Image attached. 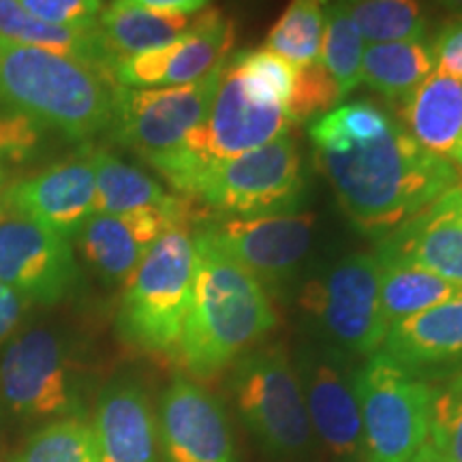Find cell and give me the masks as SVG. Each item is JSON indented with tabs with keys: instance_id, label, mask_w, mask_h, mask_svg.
Here are the masks:
<instances>
[{
	"instance_id": "cell-32",
	"label": "cell",
	"mask_w": 462,
	"mask_h": 462,
	"mask_svg": "<svg viewBox=\"0 0 462 462\" xmlns=\"http://www.w3.org/2000/svg\"><path fill=\"white\" fill-rule=\"evenodd\" d=\"M227 65L253 101L285 107L287 112L298 84V67L265 48L238 51Z\"/></svg>"
},
{
	"instance_id": "cell-6",
	"label": "cell",
	"mask_w": 462,
	"mask_h": 462,
	"mask_svg": "<svg viewBox=\"0 0 462 462\" xmlns=\"http://www.w3.org/2000/svg\"><path fill=\"white\" fill-rule=\"evenodd\" d=\"M356 392L364 462H411L429 443L435 388L377 351L356 371Z\"/></svg>"
},
{
	"instance_id": "cell-29",
	"label": "cell",
	"mask_w": 462,
	"mask_h": 462,
	"mask_svg": "<svg viewBox=\"0 0 462 462\" xmlns=\"http://www.w3.org/2000/svg\"><path fill=\"white\" fill-rule=\"evenodd\" d=\"M323 24V0H289L282 15L265 37V50L274 51L298 69L319 65Z\"/></svg>"
},
{
	"instance_id": "cell-30",
	"label": "cell",
	"mask_w": 462,
	"mask_h": 462,
	"mask_svg": "<svg viewBox=\"0 0 462 462\" xmlns=\"http://www.w3.org/2000/svg\"><path fill=\"white\" fill-rule=\"evenodd\" d=\"M345 9L371 45L424 42L426 14L420 0H351Z\"/></svg>"
},
{
	"instance_id": "cell-42",
	"label": "cell",
	"mask_w": 462,
	"mask_h": 462,
	"mask_svg": "<svg viewBox=\"0 0 462 462\" xmlns=\"http://www.w3.org/2000/svg\"><path fill=\"white\" fill-rule=\"evenodd\" d=\"M439 5H443L448 11H454V14L462 15V0H437Z\"/></svg>"
},
{
	"instance_id": "cell-12",
	"label": "cell",
	"mask_w": 462,
	"mask_h": 462,
	"mask_svg": "<svg viewBox=\"0 0 462 462\" xmlns=\"http://www.w3.org/2000/svg\"><path fill=\"white\" fill-rule=\"evenodd\" d=\"M313 212L223 217L201 227L263 287L279 289L296 276L315 240Z\"/></svg>"
},
{
	"instance_id": "cell-33",
	"label": "cell",
	"mask_w": 462,
	"mask_h": 462,
	"mask_svg": "<svg viewBox=\"0 0 462 462\" xmlns=\"http://www.w3.org/2000/svg\"><path fill=\"white\" fill-rule=\"evenodd\" d=\"M15 462H99V452L90 424L62 418L34 432Z\"/></svg>"
},
{
	"instance_id": "cell-2",
	"label": "cell",
	"mask_w": 462,
	"mask_h": 462,
	"mask_svg": "<svg viewBox=\"0 0 462 462\" xmlns=\"http://www.w3.org/2000/svg\"><path fill=\"white\" fill-rule=\"evenodd\" d=\"M195 238V281L178 360L198 379H212L273 332L279 317L268 291L204 229Z\"/></svg>"
},
{
	"instance_id": "cell-20",
	"label": "cell",
	"mask_w": 462,
	"mask_h": 462,
	"mask_svg": "<svg viewBox=\"0 0 462 462\" xmlns=\"http://www.w3.org/2000/svg\"><path fill=\"white\" fill-rule=\"evenodd\" d=\"M381 351L421 379L458 371L462 366V291L392 323Z\"/></svg>"
},
{
	"instance_id": "cell-43",
	"label": "cell",
	"mask_w": 462,
	"mask_h": 462,
	"mask_svg": "<svg viewBox=\"0 0 462 462\" xmlns=\"http://www.w3.org/2000/svg\"><path fill=\"white\" fill-rule=\"evenodd\" d=\"M323 3H326L328 7V5H345V3H351V0H323Z\"/></svg>"
},
{
	"instance_id": "cell-13",
	"label": "cell",
	"mask_w": 462,
	"mask_h": 462,
	"mask_svg": "<svg viewBox=\"0 0 462 462\" xmlns=\"http://www.w3.org/2000/svg\"><path fill=\"white\" fill-rule=\"evenodd\" d=\"M234 42V22L218 9H206L171 43L114 62L112 79L125 88L193 84L227 60Z\"/></svg>"
},
{
	"instance_id": "cell-45",
	"label": "cell",
	"mask_w": 462,
	"mask_h": 462,
	"mask_svg": "<svg viewBox=\"0 0 462 462\" xmlns=\"http://www.w3.org/2000/svg\"><path fill=\"white\" fill-rule=\"evenodd\" d=\"M0 210H3V206H0Z\"/></svg>"
},
{
	"instance_id": "cell-36",
	"label": "cell",
	"mask_w": 462,
	"mask_h": 462,
	"mask_svg": "<svg viewBox=\"0 0 462 462\" xmlns=\"http://www.w3.org/2000/svg\"><path fill=\"white\" fill-rule=\"evenodd\" d=\"M37 20L65 28H95L101 0H17Z\"/></svg>"
},
{
	"instance_id": "cell-16",
	"label": "cell",
	"mask_w": 462,
	"mask_h": 462,
	"mask_svg": "<svg viewBox=\"0 0 462 462\" xmlns=\"http://www.w3.org/2000/svg\"><path fill=\"white\" fill-rule=\"evenodd\" d=\"M195 215L190 198H180L167 208H143L125 215L95 212L75 238L95 273L107 282L126 285L154 242L171 227L190 225Z\"/></svg>"
},
{
	"instance_id": "cell-24",
	"label": "cell",
	"mask_w": 462,
	"mask_h": 462,
	"mask_svg": "<svg viewBox=\"0 0 462 462\" xmlns=\"http://www.w3.org/2000/svg\"><path fill=\"white\" fill-rule=\"evenodd\" d=\"M435 69L429 43H373L364 50L362 82L388 101L402 106Z\"/></svg>"
},
{
	"instance_id": "cell-22",
	"label": "cell",
	"mask_w": 462,
	"mask_h": 462,
	"mask_svg": "<svg viewBox=\"0 0 462 462\" xmlns=\"http://www.w3.org/2000/svg\"><path fill=\"white\" fill-rule=\"evenodd\" d=\"M401 118L426 152L462 167V79L435 69L402 103Z\"/></svg>"
},
{
	"instance_id": "cell-40",
	"label": "cell",
	"mask_w": 462,
	"mask_h": 462,
	"mask_svg": "<svg viewBox=\"0 0 462 462\" xmlns=\"http://www.w3.org/2000/svg\"><path fill=\"white\" fill-rule=\"evenodd\" d=\"M26 300L15 293L14 289L0 282V340L7 338L20 321Z\"/></svg>"
},
{
	"instance_id": "cell-39",
	"label": "cell",
	"mask_w": 462,
	"mask_h": 462,
	"mask_svg": "<svg viewBox=\"0 0 462 462\" xmlns=\"http://www.w3.org/2000/svg\"><path fill=\"white\" fill-rule=\"evenodd\" d=\"M114 5H123V7H137L152 11L161 15H184L193 17L206 11L210 0H114Z\"/></svg>"
},
{
	"instance_id": "cell-4",
	"label": "cell",
	"mask_w": 462,
	"mask_h": 462,
	"mask_svg": "<svg viewBox=\"0 0 462 462\" xmlns=\"http://www.w3.org/2000/svg\"><path fill=\"white\" fill-rule=\"evenodd\" d=\"M291 120L285 107L262 106L242 88L227 65L206 118L170 152L146 159L184 198L217 165L287 135Z\"/></svg>"
},
{
	"instance_id": "cell-25",
	"label": "cell",
	"mask_w": 462,
	"mask_h": 462,
	"mask_svg": "<svg viewBox=\"0 0 462 462\" xmlns=\"http://www.w3.org/2000/svg\"><path fill=\"white\" fill-rule=\"evenodd\" d=\"M190 22L193 20L184 15H161L146 9L112 3V7L101 11L97 31L101 34L103 48L114 67V62H118L120 58L171 43L173 39L189 31Z\"/></svg>"
},
{
	"instance_id": "cell-38",
	"label": "cell",
	"mask_w": 462,
	"mask_h": 462,
	"mask_svg": "<svg viewBox=\"0 0 462 462\" xmlns=\"http://www.w3.org/2000/svg\"><path fill=\"white\" fill-rule=\"evenodd\" d=\"M430 50L435 56L437 71L462 79V17L441 26Z\"/></svg>"
},
{
	"instance_id": "cell-28",
	"label": "cell",
	"mask_w": 462,
	"mask_h": 462,
	"mask_svg": "<svg viewBox=\"0 0 462 462\" xmlns=\"http://www.w3.org/2000/svg\"><path fill=\"white\" fill-rule=\"evenodd\" d=\"M394 116L373 101H351L313 120L309 135L315 150H349L385 135Z\"/></svg>"
},
{
	"instance_id": "cell-8",
	"label": "cell",
	"mask_w": 462,
	"mask_h": 462,
	"mask_svg": "<svg viewBox=\"0 0 462 462\" xmlns=\"http://www.w3.org/2000/svg\"><path fill=\"white\" fill-rule=\"evenodd\" d=\"M304 193V159L287 133L217 165L201 178L190 199L201 201L218 215L268 217L300 210Z\"/></svg>"
},
{
	"instance_id": "cell-1",
	"label": "cell",
	"mask_w": 462,
	"mask_h": 462,
	"mask_svg": "<svg viewBox=\"0 0 462 462\" xmlns=\"http://www.w3.org/2000/svg\"><path fill=\"white\" fill-rule=\"evenodd\" d=\"M315 163L349 221L368 238H383L458 184V170L426 152L394 123L385 135L349 150H315Z\"/></svg>"
},
{
	"instance_id": "cell-5",
	"label": "cell",
	"mask_w": 462,
	"mask_h": 462,
	"mask_svg": "<svg viewBox=\"0 0 462 462\" xmlns=\"http://www.w3.org/2000/svg\"><path fill=\"white\" fill-rule=\"evenodd\" d=\"M195 281L189 225L165 231L126 281L118 328L126 343L150 354H176Z\"/></svg>"
},
{
	"instance_id": "cell-7",
	"label": "cell",
	"mask_w": 462,
	"mask_h": 462,
	"mask_svg": "<svg viewBox=\"0 0 462 462\" xmlns=\"http://www.w3.org/2000/svg\"><path fill=\"white\" fill-rule=\"evenodd\" d=\"M231 392L246 429L273 454H300L310 443V421L296 366L281 343L253 346L236 362Z\"/></svg>"
},
{
	"instance_id": "cell-19",
	"label": "cell",
	"mask_w": 462,
	"mask_h": 462,
	"mask_svg": "<svg viewBox=\"0 0 462 462\" xmlns=\"http://www.w3.org/2000/svg\"><path fill=\"white\" fill-rule=\"evenodd\" d=\"M381 257H394L462 287V187L456 184L401 227L377 240Z\"/></svg>"
},
{
	"instance_id": "cell-21",
	"label": "cell",
	"mask_w": 462,
	"mask_h": 462,
	"mask_svg": "<svg viewBox=\"0 0 462 462\" xmlns=\"http://www.w3.org/2000/svg\"><path fill=\"white\" fill-rule=\"evenodd\" d=\"M99 462H159V424L133 381H116L97 402L90 424Z\"/></svg>"
},
{
	"instance_id": "cell-15",
	"label": "cell",
	"mask_w": 462,
	"mask_h": 462,
	"mask_svg": "<svg viewBox=\"0 0 462 462\" xmlns=\"http://www.w3.org/2000/svg\"><path fill=\"white\" fill-rule=\"evenodd\" d=\"M298 377L310 429L340 462L364 460L356 373L334 349H304Z\"/></svg>"
},
{
	"instance_id": "cell-31",
	"label": "cell",
	"mask_w": 462,
	"mask_h": 462,
	"mask_svg": "<svg viewBox=\"0 0 462 462\" xmlns=\"http://www.w3.org/2000/svg\"><path fill=\"white\" fill-rule=\"evenodd\" d=\"M364 39L357 32L345 5H328L319 51V65L326 69L340 92V99L362 82Z\"/></svg>"
},
{
	"instance_id": "cell-3",
	"label": "cell",
	"mask_w": 462,
	"mask_h": 462,
	"mask_svg": "<svg viewBox=\"0 0 462 462\" xmlns=\"http://www.w3.org/2000/svg\"><path fill=\"white\" fill-rule=\"evenodd\" d=\"M112 75L0 37V106L86 142L112 120Z\"/></svg>"
},
{
	"instance_id": "cell-44",
	"label": "cell",
	"mask_w": 462,
	"mask_h": 462,
	"mask_svg": "<svg viewBox=\"0 0 462 462\" xmlns=\"http://www.w3.org/2000/svg\"><path fill=\"white\" fill-rule=\"evenodd\" d=\"M0 180H3V173H0Z\"/></svg>"
},
{
	"instance_id": "cell-41",
	"label": "cell",
	"mask_w": 462,
	"mask_h": 462,
	"mask_svg": "<svg viewBox=\"0 0 462 462\" xmlns=\"http://www.w3.org/2000/svg\"><path fill=\"white\" fill-rule=\"evenodd\" d=\"M411 462H452V460L446 458L443 454H439L437 449L430 446V443H426V446L420 449V454L415 456Z\"/></svg>"
},
{
	"instance_id": "cell-11",
	"label": "cell",
	"mask_w": 462,
	"mask_h": 462,
	"mask_svg": "<svg viewBox=\"0 0 462 462\" xmlns=\"http://www.w3.org/2000/svg\"><path fill=\"white\" fill-rule=\"evenodd\" d=\"M0 396L17 418H79V381L65 343L45 328L11 340L0 357Z\"/></svg>"
},
{
	"instance_id": "cell-14",
	"label": "cell",
	"mask_w": 462,
	"mask_h": 462,
	"mask_svg": "<svg viewBox=\"0 0 462 462\" xmlns=\"http://www.w3.org/2000/svg\"><path fill=\"white\" fill-rule=\"evenodd\" d=\"M78 281L71 240L17 215L0 217V282L28 302L56 304Z\"/></svg>"
},
{
	"instance_id": "cell-37",
	"label": "cell",
	"mask_w": 462,
	"mask_h": 462,
	"mask_svg": "<svg viewBox=\"0 0 462 462\" xmlns=\"http://www.w3.org/2000/svg\"><path fill=\"white\" fill-rule=\"evenodd\" d=\"M42 125L20 114L0 116V159L22 161L31 157L42 140Z\"/></svg>"
},
{
	"instance_id": "cell-34",
	"label": "cell",
	"mask_w": 462,
	"mask_h": 462,
	"mask_svg": "<svg viewBox=\"0 0 462 462\" xmlns=\"http://www.w3.org/2000/svg\"><path fill=\"white\" fill-rule=\"evenodd\" d=\"M429 443L452 462H462V371L435 388Z\"/></svg>"
},
{
	"instance_id": "cell-18",
	"label": "cell",
	"mask_w": 462,
	"mask_h": 462,
	"mask_svg": "<svg viewBox=\"0 0 462 462\" xmlns=\"http://www.w3.org/2000/svg\"><path fill=\"white\" fill-rule=\"evenodd\" d=\"M159 441L165 462H238L223 404L184 377L161 398Z\"/></svg>"
},
{
	"instance_id": "cell-23",
	"label": "cell",
	"mask_w": 462,
	"mask_h": 462,
	"mask_svg": "<svg viewBox=\"0 0 462 462\" xmlns=\"http://www.w3.org/2000/svg\"><path fill=\"white\" fill-rule=\"evenodd\" d=\"M0 37L7 42L39 48L73 58L112 75V60L95 28H65L37 20L17 0H0Z\"/></svg>"
},
{
	"instance_id": "cell-10",
	"label": "cell",
	"mask_w": 462,
	"mask_h": 462,
	"mask_svg": "<svg viewBox=\"0 0 462 462\" xmlns=\"http://www.w3.org/2000/svg\"><path fill=\"white\" fill-rule=\"evenodd\" d=\"M227 60L193 84L165 88L116 86L107 126L114 142L137 152L143 161L176 148L206 118Z\"/></svg>"
},
{
	"instance_id": "cell-26",
	"label": "cell",
	"mask_w": 462,
	"mask_h": 462,
	"mask_svg": "<svg viewBox=\"0 0 462 462\" xmlns=\"http://www.w3.org/2000/svg\"><path fill=\"white\" fill-rule=\"evenodd\" d=\"M377 257L379 263V300L388 326L398 323L407 317H413L421 310L446 302L462 287L439 279L437 274L420 268L402 259Z\"/></svg>"
},
{
	"instance_id": "cell-27",
	"label": "cell",
	"mask_w": 462,
	"mask_h": 462,
	"mask_svg": "<svg viewBox=\"0 0 462 462\" xmlns=\"http://www.w3.org/2000/svg\"><path fill=\"white\" fill-rule=\"evenodd\" d=\"M97 176L95 212L125 215L143 208H167L176 204L178 195L167 193L146 171L137 170L107 150L92 152Z\"/></svg>"
},
{
	"instance_id": "cell-17",
	"label": "cell",
	"mask_w": 462,
	"mask_h": 462,
	"mask_svg": "<svg viewBox=\"0 0 462 462\" xmlns=\"http://www.w3.org/2000/svg\"><path fill=\"white\" fill-rule=\"evenodd\" d=\"M97 176L92 152L22 178L3 193L0 206L71 240L95 215Z\"/></svg>"
},
{
	"instance_id": "cell-35",
	"label": "cell",
	"mask_w": 462,
	"mask_h": 462,
	"mask_svg": "<svg viewBox=\"0 0 462 462\" xmlns=\"http://www.w3.org/2000/svg\"><path fill=\"white\" fill-rule=\"evenodd\" d=\"M338 101L340 92L326 69L321 65L304 67L298 69V84L287 107V116L291 125H302L330 112Z\"/></svg>"
},
{
	"instance_id": "cell-9",
	"label": "cell",
	"mask_w": 462,
	"mask_h": 462,
	"mask_svg": "<svg viewBox=\"0 0 462 462\" xmlns=\"http://www.w3.org/2000/svg\"><path fill=\"white\" fill-rule=\"evenodd\" d=\"M304 310L334 346L373 356L383 346L390 326L381 310L379 263L374 253H351L306 285Z\"/></svg>"
}]
</instances>
